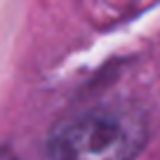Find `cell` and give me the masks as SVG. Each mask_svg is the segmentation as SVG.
<instances>
[{"label":"cell","mask_w":160,"mask_h":160,"mask_svg":"<svg viewBox=\"0 0 160 160\" xmlns=\"http://www.w3.org/2000/svg\"><path fill=\"white\" fill-rule=\"evenodd\" d=\"M0 160H14V158H12V153H0Z\"/></svg>","instance_id":"cell-2"},{"label":"cell","mask_w":160,"mask_h":160,"mask_svg":"<svg viewBox=\"0 0 160 160\" xmlns=\"http://www.w3.org/2000/svg\"><path fill=\"white\" fill-rule=\"evenodd\" d=\"M148 118L134 104H101L59 120L47 139L50 160H134L148 144Z\"/></svg>","instance_id":"cell-1"}]
</instances>
